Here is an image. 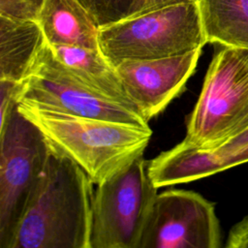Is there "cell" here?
I'll list each match as a JSON object with an SVG mask.
<instances>
[{"mask_svg":"<svg viewBox=\"0 0 248 248\" xmlns=\"http://www.w3.org/2000/svg\"><path fill=\"white\" fill-rule=\"evenodd\" d=\"M93 183L51 143L46 171L7 248H92Z\"/></svg>","mask_w":248,"mask_h":248,"instance_id":"cell-1","label":"cell"},{"mask_svg":"<svg viewBox=\"0 0 248 248\" xmlns=\"http://www.w3.org/2000/svg\"><path fill=\"white\" fill-rule=\"evenodd\" d=\"M17 105L95 185L143 155L152 136L150 127L70 115L22 101Z\"/></svg>","mask_w":248,"mask_h":248,"instance_id":"cell-2","label":"cell"},{"mask_svg":"<svg viewBox=\"0 0 248 248\" xmlns=\"http://www.w3.org/2000/svg\"><path fill=\"white\" fill-rule=\"evenodd\" d=\"M199 4L184 3L100 28L99 48L115 68L124 61L181 55L206 44Z\"/></svg>","mask_w":248,"mask_h":248,"instance_id":"cell-3","label":"cell"},{"mask_svg":"<svg viewBox=\"0 0 248 248\" xmlns=\"http://www.w3.org/2000/svg\"><path fill=\"white\" fill-rule=\"evenodd\" d=\"M186 128L183 140L202 149L248 129V48L223 46L215 53Z\"/></svg>","mask_w":248,"mask_h":248,"instance_id":"cell-4","label":"cell"},{"mask_svg":"<svg viewBox=\"0 0 248 248\" xmlns=\"http://www.w3.org/2000/svg\"><path fill=\"white\" fill-rule=\"evenodd\" d=\"M51 142L18 109L0 121V248L14 232L46 171Z\"/></svg>","mask_w":248,"mask_h":248,"instance_id":"cell-5","label":"cell"},{"mask_svg":"<svg viewBox=\"0 0 248 248\" xmlns=\"http://www.w3.org/2000/svg\"><path fill=\"white\" fill-rule=\"evenodd\" d=\"M157 189L143 155L97 184L91 206L92 248H133Z\"/></svg>","mask_w":248,"mask_h":248,"instance_id":"cell-6","label":"cell"},{"mask_svg":"<svg viewBox=\"0 0 248 248\" xmlns=\"http://www.w3.org/2000/svg\"><path fill=\"white\" fill-rule=\"evenodd\" d=\"M18 101L70 115L149 127L137 109L105 96L77 78L47 43L21 82Z\"/></svg>","mask_w":248,"mask_h":248,"instance_id":"cell-7","label":"cell"},{"mask_svg":"<svg viewBox=\"0 0 248 248\" xmlns=\"http://www.w3.org/2000/svg\"><path fill=\"white\" fill-rule=\"evenodd\" d=\"M214 204L194 191L157 195L133 248H220Z\"/></svg>","mask_w":248,"mask_h":248,"instance_id":"cell-8","label":"cell"},{"mask_svg":"<svg viewBox=\"0 0 248 248\" xmlns=\"http://www.w3.org/2000/svg\"><path fill=\"white\" fill-rule=\"evenodd\" d=\"M201 54L198 48L166 58L124 61L115 69L129 100L149 122L184 90Z\"/></svg>","mask_w":248,"mask_h":248,"instance_id":"cell-9","label":"cell"},{"mask_svg":"<svg viewBox=\"0 0 248 248\" xmlns=\"http://www.w3.org/2000/svg\"><path fill=\"white\" fill-rule=\"evenodd\" d=\"M248 148V129L218 147L202 149L184 140L149 161V173L158 188L188 183L230 169L232 159Z\"/></svg>","mask_w":248,"mask_h":248,"instance_id":"cell-10","label":"cell"},{"mask_svg":"<svg viewBox=\"0 0 248 248\" xmlns=\"http://www.w3.org/2000/svg\"><path fill=\"white\" fill-rule=\"evenodd\" d=\"M38 22L51 46L100 49V27L79 0H46Z\"/></svg>","mask_w":248,"mask_h":248,"instance_id":"cell-11","label":"cell"},{"mask_svg":"<svg viewBox=\"0 0 248 248\" xmlns=\"http://www.w3.org/2000/svg\"><path fill=\"white\" fill-rule=\"evenodd\" d=\"M46 45L39 22L0 16V80L21 83Z\"/></svg>","mask_w":248,"mask_h":248,"instance_id":"cell-12","label":"cell"},{"mask_svg":"<svg viewBox=\"0 0 248 248\" xmlns=\"http://www.w3.org/2000/svg\"><path fill=\"white\" fill-rule=\"evenodd\" d=\"M51 48L56 57L85 84L110 99L137 109L129 100L116 69L105 58L100 49L66 46H55Z\"/></svg>","mask_w":248,"mask_h":248,"instance_id":"cell-13","label":"cell"},{"mask_svg":"<svg viewBox=\"0 0 248 248\" xmlns=\"http://www.w3.org/2000/svg\"><path fill=\"white\" fill-rule=\"evenodd\" d=\"M207 43L248 48V0H199Z\"/></svg>","mask_w":248,"mask_h":248,"instance_id":"cell-14","label":"cell"},{"mask_svg":"<svg viewBox=\"0 0 248 248\" xmlns=\"http://www.w3.org/2000/svg\"><path fill=\"white\" fill-rule=\"evenodd\" d=\"M100 28L138 16L145 0H79Z\"/></svg>","mask_w":248,"mask_h":248,"instance_id":"cell-15","label":"cell"},{"mask_svg":"<svg viewBox=\"0 0 248 248\" xmlns=\"http://www.w3.org/2000/svg\"><path fill=\"white\" fill-rule=\"evenodd\" d=\"M46 0H0V16L16 20L39 21Z\"/></svg>","mask_w":248,"mask_h":248,"instance_id":"cell-16","label":"cell"},{"mask_svg":"<svg viewBox=\"0 0 248 248\" xmlns=\"http://www.w3.org/2000/svg\"><path fill=\"white\" fill-rule=\"evenodd\" d=\"M224 248H248V215L232 228Z\"/></svg>","mask_w":248,"mask_h":248,"instance_id":"cell-17","label":"cell"},{"mask_svg":"<svg viewBox=\"0 0 248 248\" xmlns=\"http://www.w3.org/2000/svg\"><path fill=\"white\" fill-rule=\"evenodd\" d=\"M198 2L199 0H145L144 7L139 15L145 14L158 9L166 8L169 6L184 4V3H198Z\"/></svg>","mask_w":248,"mask_h":248,"instance_id":"cell-18","label":"cell"},{"mask_svg":"<svg viewBox=\"0 0 248 248\" xmlns=\"http://www.w3.org/2000/svg\"><path fill=\"white\" fill-rule=\"evenodd\" d=\"M248 162V148L242 150L241 152H239L238 154H236L231 161L230 163V168H232V167H235V166H238L240 164H243V163H246Z\"/></svg>","mask_w":248,"mask_h":248,"instance_id":"cell-19","label":"cell"}]
</instances>
